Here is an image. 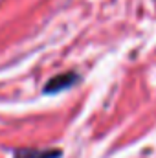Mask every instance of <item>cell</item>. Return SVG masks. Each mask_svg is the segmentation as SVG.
<instances>
[{"mask_svg": "<svg viewBox=\"0 0 156 158\" xmlns=\"http://www.w3.org/2000/svg\"><path fill=\"white\" fill-rule=\"evenodd\" d=\"M61 155V151H53V149H18L15 151V158H57Z\"/></svg>", "mask_w": 156, "mask_h": 158, "instance_id": "2", "label": "cell"}, {"mask_svg": "<svg viewBox=\"0 0 156 158\" xmlns=\"http://www.w3.org/2000/svg\"><path fill=\"white\" fill-rule=\"evenodd\" d=\"M79 81V76L76 72H64V74H57L51 79L46 81L44 85V94H59L70 86H74Z\"/></svg>", "mask_w": 156, "mask_h": 158, "instance_id": "1", "label": "cell"}]
</instances>
